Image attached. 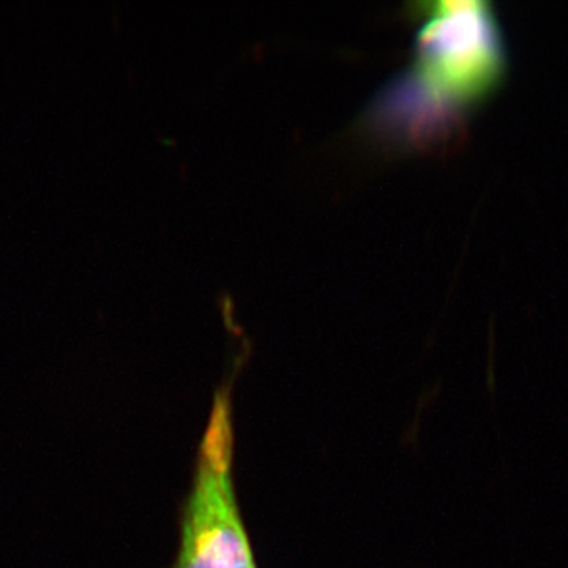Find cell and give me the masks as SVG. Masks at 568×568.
Returning <instances> with one entry per match:
<instances>
[{
	"mask_svg": "<svg viewBox=\"0 0 568 568\" xmlns=\"http://www.w3.org/2000/svg\"><path fill=\"white\" fill-rule=\"evenodd\" d=\"M230 396L216 395L182 523L175 568H256L235 503Z\"/></svg>",
	"mask_w": 568,
	"mask_h": 568,
	"instance_id": "obj_1",
	"label": "cell"
},
{
	"mask_svg": "<svg viewBox=\"0 0 568 568\" xmlns=\"http://www.w3.org/2000/svg\"><path fill=\"white\" fill-rule=\"evenodd\" d=\"M422 33V65L444 97L463 102L487 91L499 74L500 44L488 11L478 3L440 6Z\"/></svg>",
	"mask_w": 568,
	"mask_h": 568,
	"instance_id": "obj_2",
	"label": "cell"
}]
</instances>
